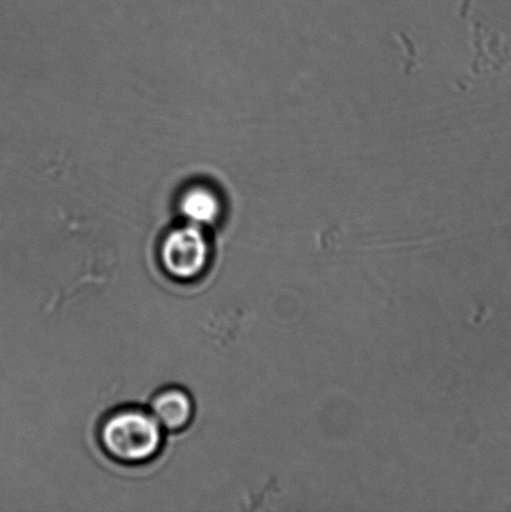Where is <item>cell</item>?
<instances>
[{
  "mask_svg": "<svg viewBox=\"0 0 511 512\" xmlns=\"http://www.w3.org/2000/svg\"><path fill=\"white\" fill-rule=\"evenodd\" d=\"M102 444L115 460L127 464L145 463L162 446V426L153 415L139 410H123L105 421Z\"/></svg>",
  "mask_w": 511,
  "mask_h": 512,
  "instance_id": "1",
  "label": "cell"
},
{
  "mask_svg": "<svg viewBox=\"0 0 511 512\" xmlns=\"http://www.w3.org/2000/svg\"><path fill=\"white\" fill-rule=\"evenodd\" d=\"M209 244L198 225L173 230L160 249L165 271L175 280L190 281L199 278L209 264Z\"/></svg>",
  "mask_w": 511,
  "mask_h": 512,
  "instance_id": "2",
  "label": "cell"
},
{
  "mask_svg": "<svg viewBox=\"0 0 511 512\" xmlns=\"http://www.w3.org/2000/svg\"><path fill=\"white\" fill-rule=\"evenodd\" d=\"M152 415L162 428L170 431L182 430L192 420V399L183 390H165L153 400Z\"/></svg>",
  "mask_w": 511,
  "mask_h": 512,
  "instance_id": "3",
  "label": "cell"
},
{
  "mask_svg": "<svg viewBox=\"0 0 511 512\" xmlns=\"http://www.w3.org/2000/svg\"><path fill=\"white\" fill-rule=\"evenodd\" d=\"M180 210L190 224L202 227V225L217 222L220 203L212 190L205 187H194L183 195Z\"/></svg>",
  "mask_w": 511,
  "mask_h": 512,
  "instance_id": "4",
  "label": "cell"
}]
</instances>
